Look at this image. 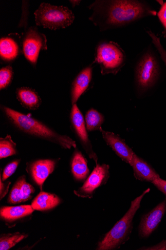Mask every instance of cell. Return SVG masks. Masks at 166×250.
Masks as SVG:
<instances>
[{"instance_id":"6da1fadb","label":"cell","mask_w":166,"mask_h":250,"mask_svg":"<svg viewBox=\"0 0 166 250\" xmlns=\"http://www.w3.org/2000/svg\"><path fill=\"white\" fill-rule=\"evenodd\" d=\"M94 13L91 19L103 28L121 25L156 12L133 1H97L91 7Z\"/></svg>"},{"instance_id":"7a4b0ae2","label":"cell","mask_w":166,"mask_h":250,"mask_svg":"<svg viewBox=\"0 0 166 250\" xmlns=\"http://www.w3.org/2000/svg\"><path fill=\"white\" fill-rule=\"evenodd\" d=\"M2 109L12 125L20 131L53 143L66 149L76 148L75 142L69 136L57 133L30 114H23L3 105Z\"/></svg>"},{"instance_id":"3957f363","label":"cell","mask_w":166,"mask_h":250,"mask_svg":"<svg viewBox=\"0 0 166 250\" xmlns=\"http://www.w3.org/2000/svg\"><path fill=\"white\" fill-rule=\"evenodd\" d=\"M150 191V189L148 188L131 202L128 212L98 242L96 250H112L119 249L129 240L133 229L134 216L140 207L142 199Z\"/></svg>"},{"instance_id":"277c9868","label":"cell","mask_w":166,"mask_h":250,"mask_svg":"<svg viewBox=\"0 0 166 250\" xmlns=\"http://www.w3.org/2000/svg\"><path fill=\"white\" fill-rule=\"evenodd\" d=\"M36 24L51 30L66 28L75 19L73 12L68 8L42 3L35 12Z\"/></svg>"},{"instance_id":"5b68a950","label":"cell","mask_w":166,"mask_h":250,"mask_svg":"<svg viewBox=\"0 0 166 250\" xmlns=\"http://www.w3.org/2000/svg\"><path fill=\"white\" fill-rule=\"evenodd\" d=\"M124 59L123 51L113 42L103 43L97 49L96 60L101 65L103 75L116 73Z\"/></svg>"},{"instance_id":"8992f818","label":"cell","mask_w":166,"mask_h":250,"mask_svg":"<svg viewBox=\"0 0 166 250\" xmlns=\"http://www.w3.org/2000/svg\"><path fill=\"white\" fill-rule=\"evenodd\" d=\"M109 169V165L97 164L83 186L74 191V194L83 198H92L96 190L107 183L110 176Z\"/></svg>"},{"instance_id":"52a82bcc","label":"cell","mask_w":166,"mask_h":250,"mask_svg":"<svg viewBox=\"0 0 166 250\" xmlns=\"http://www.w3.org/2000/svg\"><path fill=\"white\" fill-rule=\"evenodd\" d=\"M159 75L158 63L151 53L146 54L138 63L136 71L137 81L139 86L147 90L153 86Z\"/></svg>"},{"instance_id":"ba28073f","label":"cell","mask_w":166,"mask_h":250,"mask_svg":"<svg viewBox=\"0 0 166 250\" xmlns=\"http://www.w3.org/2000/svg\"><path fill=\"white\" fill-rule=\"evenodd\" d=\"M22 48L26 59L36 65L40 51L47 49L46 37L37 28L31 27L23 38Z\"/></svg>"},{"instance_id":"9c48e42d","label":"cell","mask_w":166,"mask_h":250,"mask_svg":"<svg viewBox=\"0 0 166 250\" xmlns=\"http://www.w3.org/2000/svg\"><path fill=\"white\" fill-rule=\"evenodd\" d=\"M71 126L89 157L98 164V158L92 149L89 139L85 121L76 104H73L70 113Z\"/></svg>"},{"instance_id":"30bf717a","label":"cell","mask_w":166,"mask_h":250,"mask_svg":"<svg viewBox=\"0 0 166 250\" xmlns=\"http://www.w3.org/2000/svg\"><path fill=\"white\" fill-rule=\"evenodd\" d=\"M166 211L165 200L142 217L138 230L139 236L141 238H148L156 230Z\"/></svg>"},{"instance_id":"8fae6325","label":"cell","mask_w":166,"mask_h":250,"mask_svg":"<svg viewBox=\"0 0 166 250\" xmlns=\"http://www.w3.org/2000/svg\"><path fill=\"white\" fill-rule=\"evenodd\" d=\"M57 162L55 160H38L27 164V171L41 191L44 182L55 171Z\"/></svg>"},{"instance_id":"7c38bea8","label":"cell","mask_w":166,"mask_h":250,"mask_svg":"<svg viewBox=\"0 0 166 250\" xmlns=\"http://www.w3.org/2000/svg\"><path fill=\"white\" fill-rule=\"evenodd\" d=\"M35 210L31 205L2 207L0 209V218L9 228L31 217Z\"/></svg>"},{"instance_id":"4fadbf2b","label":"cell","mask_w":166,"mask_h":250,"mask_svg":"<svg viewBox=\"0 0 166 250\" xmlns=\"http://www.w3.org/2000/svg\"><path fill=\"white\" fill-rule=\"evenodd\" d=\"M100 130L106 144L123 161L131 165L134 154L131 148L119 136L112 132L105 131L102 127Z\"/></svg>"},{"instance_id":"5bb4252c","label":"cell","mask_w":166,"mask_h":250,"mask_svg":"<svg viewBox=\"0 0 166 250\" xmlns=\"http://www.w3.org/2000/svg\"><path fill=\"white\" fill-rule=\"evenodd\" d=\"M130 166L133 168L135 178L141 181L151 183L154 180L160 177L150 165L135 153Z\"/></svg>"},{"instance_id":"9a60e30c","label":"cell","mask_w":166,"mask_h":250,"mask_svg":"<svg viewBox=\"0 0 166 250\" xmlns=\"http://www.w3.org/2000/svg\"><path fill=\"white\" fill-rule=\"evenodd\" d=\"M92 69L88 67L81 71L74 80L71 89V102L73 104H76L78 99L84 94L91 81Z\"/></svg>"},{"instance_id":"2e32d148","label":"cell","mask_w":166,"mask_h":250,"mask_svg":"<svg viewBox=\"0 0 166 250\" xmlns=\"http://www.w3.org/2000/svg\"><path fill=\"white\" fill-rule=\"evenodd\" d=\"M61 200L56 194L41 191L33 201L31 206L35 210L46 211L59 205Z\"/></svg>"},{"instance_id":"e0dca14e","label":"cell","mask_w":166,"mask_h":250,"mask_svg":"<svg viewBox=\"0 0 166 250\" xmlns=\"http://www.w3.org/2000/svg\"><path fill=\"white\" fill-rule=\"evenodd\" d=\"M71 169L74 179L78 181H85L89 175L87 160L77 149L74 151L71 160Z\"/></svg>"},{"instance_id":"ac0fdd59","label":"cell","mask_w":166,"mask_h":250,"mask_svg":"<svg viewBox=\"0 0 166 250\" xmlns=\"http://www.w3.org/2000/svg\"><path fill=\"white\" fill-rule=\"evenodd\" d=\"M16 96L21 104L29 110L37 109L41 104V100L37 93L35 90L29 87L18 88Z\"/></svg>"},{"instance_id":"d6986e66","label":"cell","mask_w":166,"mask_h":250,"mask_svg":"<svg viewBox=\"0 0 166 250\" xmlns=\"http://www.w3.org/2000/svg\"><path fill=\"white\" fill-rule=\"evenodd\" d=\"M19 54L18 42L12 37L2 38L0 41V56L4 61H11Z\"/></svg>"},{"instance_id":"ffe728a7","label":"cell","mask_w":166,"mask_h":250,"mask_svg":"<svg viewBox=\"0 0 166 250\" xmlns=\"http://www.w3.org/2000/svg\"><path fill=\"white\" fill-rule=\"evenodd\" d=\"M28 237L27 234L19 232L2 234L0 235V250H9Z\"/></svg>"},{"instance_id":"44dd1931","label":"cell","mask_w":166,"mask_h":250,"mask_svg":"<svg viewBox=\"0 0 166 250\" xmlns=\"http://www.w3.org/2000/svg\"><path fill=\"white\" fill-rule=\"evenodd\" d=\"M85 121L88 131L98 130L101 128L104 122V117L97 110L91 109L86 113Z\"/></svg>"},{"instance_id":"7402d4cb","label":"cell","mask_w":166,"mask_h":250,"mask_svg":"<svg viewBox=\"0 0 166 250\" xmlns=\"http://www.w3.org/2000/svg\"><path fill=\"white\" fill-rule=\"evenodd\" d=\"M17 145L13 141L10 135H7L5 138L0 139V159L7 158L17 154Z\"/></svg>"},{"instance_id":"603a6c76","label":"cell","mask_w":166,"mask_h":250,"mask_svg":"<svg viewBox=\"0 0 166 250\" xmlns=\"http://www.w3.org/2000/svg\"><path fill=\"white\" fill-rule=\"evenodd\" d=\"M21 178L20 189L22 202H26L30 200L36 190L34 187L27 183L25 175H22Z\"/></svg>"},{"instance_id":"cb8c5ba5","label":"cell","mask_w":166,"mask_h":250,"mask_svg":"<svg viewBox=\"0 0 166 250\" xmlns=\"http://www.w3.org/2000/svg\"><path fill=\"white\" fill-rule=\"evenodd\" d=\"M20 176L17 179L13 186L8 197V203L10 204H16L22 202L20 189Z\"/></svg>"},{"instance_id":"d4e9b609","label":"cell","mask_w":166,"mask_h":250,"mask_svg":"<svg viewBox=\"0 0 166 250\" xmlns=\"http://www.w3.org/2000/svg\"><path fill=\"white\" fill-rule=\"evenodd\" d=\"M12 67L9 65L0 70V89L2 90L9 85L13 78Z\"/></svg>"},{"instance_id":"484cf974","label":"cell","mask_w":166,"mask_h":250,"mask_svg":"<svg viewBox=\"0 0 166 250\" xmlns=\"http://www.w3.org/2000/svg\"><path fill=\"white\" fill-rule=\"evenodd\" d=\"M20 162V160H17L8 164L4 169L2 176L1 174L0 175V179L4 182L6 181L16 172Z\"/></svg>"},{"instance_id":"4316f807","label":"cell","mask_w":166,"mask_h":250,"mask_svg":"<svg viewBox=\"0 0 166 250\" xmlns=\"http://www.w3.org/2000/svg\"><path fill=\"white\" fill-rule=\"evenodd\" d=\"M148 33L149 36L151 38L152 42L154 44L156 48L158 50L161 59L164 62L166 65V51L162 46V45L160 42V38L157 37L154 33L151 31H148Z\"/></svg>"},{"instance_id":"83f0119b","label":"cell","mask_w":166,"mask_h":250,"mask_svg":"<svg viewBox=\"0 0 166 250\" xmlns=\"http://www.w3.org/2000/svg\"><path fill=\"white\" fill-rule=\"evenodd\" d=\"M159 190L166 197V181L160 177L154 180L151 183Z\"/></svg>"},{"instance_id":"f1b7e54d","label":"cell","mask_w":166,"mask_h":250,"mask_svg":"<svg viewBox=\"0 0 166 250\" xmlns=\"http://www.w3.org/2000/svg\"><path fill=\"white\" fill-rule=\"evenodd\" d=\"M11 183L9 181H3L0 179V199L2 200L7 194Z\"/></svg>"},{"instance_id":"f546056e","label":"cell","mask_w":166,"mask_h":250,"mask_svg":"<svg viewBox=\"0 0 166 250\" xmlns=\"http://www.w3.org/2000/svg\"><path fill=\"white\" fill-rule=\"evenodd\" d=\"M158 16L163 26L166 27V2L162 6Z\"/></svg>"},{"instance_id":"4dcf8cb0","label":"cell","mask_w":166,"mask_h":250,"mask_svg":"<svg viewBox=\"0 0 166 250\" xmlns=\"http://www.w3.org/2000/svg\"><path fill=\"white\" fill-rule=\"evenodd\" d=\"M141 250H166V240H164L159 244L152 247L142 248Z\"/></svg>"},{"instance_id":"1f68e13d","label":"cell","mask_w":166,"mask_h":250,"mask_svg":"<svg viewBox=\"0 0 166 250\" xmlns=\"http://www.w3.org/2000/svg\"></svg>"}]
</instances>
